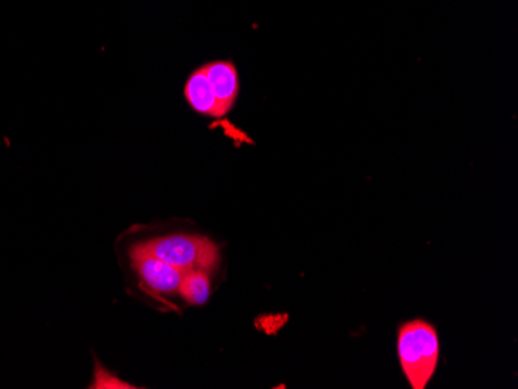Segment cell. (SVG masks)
Returning a JSON list of instances; mask_svg holds the SVG:
<instances>
[{
    "label": "cell",
    "mask_w": 518,
    "mask_h": 389,
    "mask_svg": "<svg viewBox=\"0 0 518 389\" xmlns=\"http://www.w3.org/2000/svg\"><path fill=\"white\" fill-rule=\"evenodd\" d=\"M398 351L410 385L424 389L438 363L439 341L435 329L421 320L404 324L399 331Z\"/></svg>",
    "instance_id": "obj_1"
},
{
    "label": "cell",
    "mask_w": 518,
    "mask_h": 389,
    "mask_svg": "<svg viewBox=\"0 0 518 389\" xmlns=\"http://www.w3.org/2000/svg\"><path fill=\"white\" fill-rule=\"evenodd\" d=\"M140 245L146 252L184 272H211L219 262L218 247L202 236L171 235Z\"/></svg>",
    "instance_id": "obj_2"
},
{
    "label": "cell",
    "mask_w": 518,
    "mask_h": 389,
    "mask_svg": "<svg viewBox=\"0 0 518 389\" xmlns=\"http://www.w3.org/2000/svg\"><path fill=\"white\" fill-rule=\"evenodd\" d=\"M131 256L135 269L152 290L159 293L179 292L180 283L187 272L151 255L142 245L134 247Z\"/></svg>",
    "instance_id": "obj_3"
},
{
    "label": "cell",
    "mask_w": 518,
    "mask_h": 389,
    "mask_svg": "<svg viewBox=\"0 0 518 389\" xmlns=\"http://www.w3.org/2000/svg\"><path fill=\"white\" fill-rule=\"evenodd\" d=\"M211 89L218 101L219 117L228 114L235 106L239 92V78L232 62L216 61L204 66Z\"/></svg>",
    "instance_id": "obj_4"
},
{
    "label": "cell",
    "mask_w": 518,
    "mask_h": 389,
    "mask_svg": "<svg viewBox=\"0 0 518 389\" xmlns=\"http://www.w3.org/2000/svg\"><path fill=\"white\" fill-rule=\"evenodd\" d=\"M185 98L197 114L219 117L218 101L204 67L196 70L185 84Z\"/></svg>",
    "instance_id": "obj_5"
},
{
    "label": "cell",
    "mask_w": 518,
    "mask_h": 389,
    "mask_svg": "<svg viewBox=\"0 0 518 389\" xmlns=\"http://www.w3.org/2000/svg\"><path fill=\"white\" fill-rule=\"evenodd\" d=\"M179 292L190 304H204L210 297V276L204 270H191L184 275Z\"/></svg>",
    "instance_id": "obj_6"
}]
</instances>
